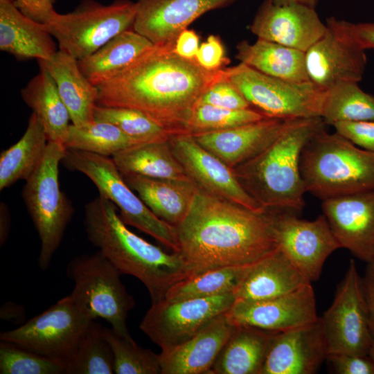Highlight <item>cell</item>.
<instances>
[{"label":"cell","mask_w":374,"mask_h":374,"mask_svg":"<svg viewBox=\"0 0 374 374\" xmlns=\"http://www.w3.org/2000/svg\"><path fill=\"white\" fill-rule=\"evenodd\" d=\"M235 300L234 293L175 301L161 300L152 304L139 328L161 350L190 339L220 315Z\"/></svg>","instance_id":"13"},{"label":"cell","mask_w":374,"mask_h":374,"mask_svg":"<svg viewBox=\"0 0 374 374\" xmlns=\"http://www.w3.org/2000/svg\"><path fill=\"white\" fill-rule=\"evenodd\" d=\"M292 120L265 117L229 129L193 136L203 148L233 168L269 147Z\"/></svg>","instance_id":"22"},{"label":"cell","mask_w":374,"mask_h":374,"mask_svg":"<svg viewBox=\"0 0 374 374\" xmlns=\"http://www.w3.org/2000/svg\"><path fill=\"white\" fill-rule=\"evenodd\" d=\"M236 51L240 63L261 73L290 82L310 81L303 51L261 39L253 44L242 41Z\"/></svg>","instance_id":"29"},{"label":"cell","mask_w":374,"mask_h":374,"mask_svg":"<svg viewBox=\"0 0 374 374\" xmlns=\"http://www.w3.org/2000/svg\"><path fill=\"white\" fill-rule=\"evenodd\" d=\"M170 147L186 174L197 187L255 211H265L242 187L232 168L189 134L169 136Z\"/></svg>","instance_id":"16"},{"label":"cell","mask_w":374,"mask_h":374,"mask_svg":"<svg viewBox=\"0 0 374 374\" xmlns=\"http://www.w3.org/2000/svg\"><path fill=\"white\" fill-rule=\"evenodd\" d=\"M328 355L319 317L313 323L276 332L270 342L261 374H312Z\"/></svg>","instance_id":"19"},{"label":"cell","mask_w":374,"mask_h":374,"mask_svg":"<svg viewBox=\"0 0 374 374\" xmlns=\"http://www.w3.org/2000/svg\"><path fill=\"white\" fill-rule=\"evenodd\" d=\"M332 126L354 145L374 152V121H340Z\"/></svg>","instance_id":"44"},{"label":"cell","mask_w":374,"mask_h":374,"mask_svg":"<svg viewBox=\"0 0 374 374\" xmlns=\"http://www.w3.org/2000/svg\"><path fill=\"white\" fill-rule=\"evenodd\" d=\"M66 374H113L114 355L103 327L91 321L66 368Z\"/></svg>","instance_id":"37"},{"label":"cell","mask_w":374,"mask_h":374,"mask_svg":"<svg viewBox=\"0 0 374 374\" xmlns=\"http://www.w3.org/2000/svg\"><path fill=\"white\" fill-rule=\"evenodd\" d=\"M103 336L114 355L115 374H161L159 354L139 346L132 337L103 327Z\"/></svg>","instance_id":"38"},{"label":"cell","mask_w":374,"mask_h":374,"mask_svg":"<svg viewBox=\"0 0 374 374\" xmlns=\"http://www.w3.org/2000/svg\"><path fill=\"white\" fill-rule=\"evenodd\" d=\"M238 0H137L132 29L154 45L174 44L183 30L206 12Z\"/></svg>","instance_id":"20"},{"label":"cell","mask_w":374,"mask_h":374,"mask_svg":"<svg viewBox=\"0 0 374 374\" xmlns=\"http://www.w3.org/2000/svg\"><path fill=\"white\" fill-rule=\"evenodd\" d=\"M16 6L28 17L42 24L48 21L55 12V0H12Z\"/></svg>","instance_id":"47"},{"label":"cell","mask_w":374,"mask_h":374,"mask_svg":"<svg viewBox=\"0 0 374 374\" xmlns=\"http://www.w3.org/2000/svg\"><path fill=\"white\" fill-rule=\"evenodd\" d=\"M225 313L184 343L161 350L159 354L161 374H211L233 328Z\"/></svg>","instance_id":"23"},{"label":"cell","mask_w":374,"mask_h":374,"mask_svg":"<svg viewBox=\"0 0 374 374\" xmlns=\"http://www.w3.org/2000/svg\"><path fill=\"white\" fill-rule=\"evenodd\" d=\"M126 225L116 205L100 195L84 206L87 239L123 274L138 278L148 290L152 304L156 303L193 273L179 253L164 251Z\"/></svg>","instance_id":"3"},{"label":"cell","mask_w":374,"mask_h":374,"mask_svg":"<svg viewBox=\"0 0 374 374\" xmlns=\"http://www.w3.org/2000/svg\"><path fill=\"white\" fill-rule=\"evenodd\" d=\"M276 3H295L305 5L312 8H315L318 0H272Z\"/></svg>","instance_id":"51"},{"label":"cell","mask_w":374,"mask_h":374,"mask_svg":"<svg viewBox=\"0 0 374 374\" xmlns=\"http://www.w3.org/2000/svg\"><path fill=\"white\" fill-rule=\"evenodd\" d=\"M365 51L327 26L323 35L305 52L309 80L325 91L340 83L359 82L367 64Z\"/></svg>","instance_id":"21"},{"label":"cell","mask_w":374,"mask_h":374,"mask_svg":"<svg viewBox=\"0 0 374 374\" xmlns=\"http://www.w3.org/2000/svg\"><path fill=\"white\" fill-rule=\"evenodd\" d=\"M95 120L110 123L139 143L169 138L170 133L142 112L125 107L97 105Z\"/></svg>","instance_id":"39"},{"label":"cell","mask_w":374,"mask_h":374,"mask_svg":"<svg viewBox=\"0 0 374 374\" xmlns=\"http://www.w3.org/2000/svg\"><path fill=\"white\" fill-rule=\"evenodd\" d=\"M320 317L328 355L369 356L371 334L368 308L362 278L353 260L350 261L332 303Z\"/></svg>","instance_id":"12"},{"label":"cell","mask_w":374,"mask_h":374,"mask_svg":"<svg viewBox=\"0 0 374 374\" xmlns=\"http://www.w3.org/2000/svg\"><path fill=\"white\" fill-rule=\"evenodd\" d=\"M123 178L156 216L173 226L183 220L199 190L190 179H156L136 175Z\"/></svg>","instance_id":"27"},{"label":"cell","mask_w":374,"mask_h":374,"mask_svg":"<svg viewBox=\"0 0 374 374\" xmlns=\"http://www.w3.org/2000/svg\"><path fill=\"white\" fill-rule=\"evenodd\" d=\"M112 159L123 177L189 179L173 154L169 138L135 145Z\"/></svg>","instance_id":"32"},{"label":"cell","mask_w":374,"mask_h":374,"mask_svg":"<svg viewBox=\"0 0 374 374\" xmlns=\"http://www.w3.org/2000/svg\"><path fill=\"white\" fill-rule=\"evenodd\" d=\"M326 24L341 39L365 51L374 49V22L353 23L331 17Z\"/></svg>","instance_id":"42"},{"label":"cell","mask_w":374,"mask_h":374,"mask_svg":"<svg viewBox=\"0 0 374 374\" xmlns=\"http://www.w3.org/2000/svg\"><path fill=\"white\" fill-rule=\"evenodd\" d=\"M199 47V36L194 30L186 28L176 38L174 51L183 58L195 60Z\"/></svg>","instance_id":"49"},{"label":"cell","mask_w":374,"mask_h":374,"mask_svg":"<svg viewBox=\"0 0 374 374\" xmlns=\"http://www.w3.org/2000/svg\"><path fill=\"white\" fill-rule=\"evenodd\" d=\"M137 144L140 143L125 135L116 125L95 121L80 127L71 124L64 145L66 149L112 157Z\"/></svg>","instance_id":"36"},{"label":"cell","mask_w":374,"mask_h":374,"mask_svg":"<svg viewBox=\"0 0 374 374\" xmlns=\"http://www.w3.org/2000/svg\"><path fill=\"white\" fill-rule=\"evenodd\" d=\"M252 265L218 267L193 275L172 286L163 300L175 301L235 293Z\"/></svg>","instance_id":"34"},{"label":"cell","mask_w":374,"mask_h":374,"mask_svg":"<svg viewBox=\"0 0 374 374\" xmlns=\"http://www.w3.org/2000/svg\"><path fill=\"white\" fill-rule=\"evenodd\" d=\"M66 152L63 144L48 141L42 161L26 180L22 190V198L39 237L38 262L43 270L48 268L74 212L59 182V164Z\"/></svg>","instance_id":"6"},{"label":"cell","mask_w":374,"mask_h":374,"mask_svg":"<svg viewBox=\"0 0 374 374\" xmlns=\"http://www.w3.org/2000/svg\"><path fill=\"white\" fill-rule=\"evenodd\" d=\"M276 333L233 326L211 374H261L270 342Z\"/></svg>","instance_id":"28"},{"label":"cell","mask_w":374,"mask_h":374,"mask_svg":"<svg viewBox=\"0 0 374 374\" xmlns=\"http://www.w3.org/2000/svg\"><path fill=\"white\" fill-rule=\"evenodd\" d=\"M321 208L341 248L374 260V190L322 200Z\"/></svg>","instance_id":"18"},{"label":"cell","mask_w":374,"mask_h":374,"mask_svg":"<svg viewBox=\"0 0 374 374\" xmlns=\"http://www.w3.org/2000/svg\"><path fill=\"white\" fill-rule=\"evenodd\" d=\"M195 60L202 68L209 71L220 70L229 62L220 37L214 35H209L199 45Z\"/></svg>","instance_id":"45"},{"label":"cell","mask_w":374,"mask_h":374,"mask_svg":"<svg viewBox=\"0 0 374 374\" xmlns=\"http://www.w3.org/2000/svg\"><path fill=\"white\" fill-rule=\"evenodd\" d=\"M300 171L306 192L324 200L374 190V152L322 128L304 146Z\"/></svg>","instance_id":"5"},{"label":"cell","mask_w":374,"mask_h":374,"mask_svg":"<svg viewBox=\"0 0 374 374\" xmlns=\"http://www.w3.org/2000/svg\"><path fill=\"white\" fill-rule=\"evenodd\" d=\"M265 117L267 116L252 107L229 109L197 103L188 121L186 134L195 135L226 130Z\"/></svg>","instance_id":"40"},{"label":"cell","mask_w":374,"mask_h":374,"mask_svg":"<svg viewBox=\"0 0 374 374\" xmlns=\"http://www.w3.org/2000/svg\"><path fill=\"white\" fill-rule=\"evenodd\" d=\"M359 82H343L326 90L321 118L326 125L340 121H374V96Z\"/></svg>","instance_id":"35"},{"label":"cell","mask_w":374,"mask_h":374,"mask_svg":"<svg viewBox=\"0 0 374 374\" xmlns=\"http://www.w3.org/2000/svg\"><path fill=\"white\" fill-rule=\"evenodd\" d=\"M93 320L68 295L19 327L1 332L0 340L16 344L66 368Z\"/></svg>","instance_id":"11"},{"label":"cell","mask_w":374,"mask_h":374,"mask_svg":"<svg viewBox=\"0 0 374 374\" xmlns=\"http://www.w3.org/2000/svg\"><path fill=\"white\" fill-rule=\"evenodd\" d=\"M277 248L251 265L235 290V299L262 300L280 296L310 283Z\"/></svg>","instance_id":"26"},{"label":"cell","mask_w":374,"mask_h":374,"mask_svg":"<svg viewBox=\"0 0 374 374\" xmlns=\"http://www.w3.org/2000/svg\"><path fill=\"white\" fill-rule=\"evenodd\" d=\"M69 169L87 176L96 186L99 195L117 207L123 221L178 252L175 227L156 216L137 194L126 184L112 157L66 149L62 161Z\"/></svg>","instance_id":"9"},{"label":"cell","mask_w":374,"mask_h":374,"mask_svg":"<svg viewBox=\"0 0 374 374\" xmlns=\"http://www.w3.org/2000/svg\"><path fill=\"white\" fill-rule=\"evenodd\" d=\"M362 281L368 308L371 334V348L369 356L374 360V260L367 263Z\"/></svg>","instance_id":"48"},{"label":"cell","mask_w":374,"mask_h":374,"mask_svg":"<svg viewBox=\"0 0 374 374\" xmlns=\"http://www.w3.org/2000/svg\"><path fill=\"white\" fill-rule=\"evenodd\" d=\"M234 326L280 332L317 321L316 297L311 283L287 294L262 300L235 299L225 313Z\"/></svg>","instance_id":"15"},{"label":"cell","mask_w":374,"mask_h":374,"mask_svg":"<svg viewBox=\"0 0 374 374\" xmlns=\"http://www.w3.org/2000/svg\"><path fill=\"white\" fill-rule=\"evenodd\" d=\"M25 103L42 122L49 142L64 145L71 117L54 80L39 64V71L21 91Z\"/></svg>","instance_id":"31"},{"label":"cell","mask_w":374,"mask_h":374,"mask_svg":"<svg viewBox=\"0 0 374 374\" xmlns=\"http://www.w3.org/2000/svg\"><path fill=\"white\" fill-rule=\"evenodd\" d=\"M44 24L24 15L12 0H0V49L17 59L48 60L59 50Z\"/></svg>","instance_id":"24"},{"label":"cell","mask_w":374,"mask_h":374,"mask_svg":"<svg viewBox=\"0 0 374 374\" xmlns=\"http://www.w3.org/2000/svg\"><path fill=\"white\" fill-rule=\"evenodd\" d=\"M327 26L315 8L265 0L258 9L251 32L261 39L305 52L320 39Z\"/></svg>","instance_id":"17"},{"label":"cell","mask_w":374,"mask_h":374,"mask_svg":"<svg viewBox=\"0 0 374 374\" xmlns=\"http://www.w3.org/2000/svg\"><path fill=\"white\" fill-rule=\"evenodd\" d=\"M136 3L116 0L103 5L83 0L67 13L56 11L45 24L58 45V49L82 60L125 30L132 29Z\"/></svg>","instance_id":"8"},{"label":"cell","mask_w":374,"mask_h":374,"mask_svg":"<svg viewBox=\"0 0 374 374\" xmlns=\"http://www.w3.org/2000/svg\"><path fill=\"white\" fill-rule=\"evenodd\" d=\"M174 44L154 45L107 82L98 86L97 105L138 110L170 134L186 133L204 93L226 75L183 58Z\"/></svg>","instance_id":"1"},{"label":"cell","mask_w":374,"mask_h":374,"mask_svg":"<svg viewBox=\"0 0 374 374\" xmlns=\"http://www.w3.org/2000/svg\"><path fill=\"white\" fill-rule=\"evenodd\" d=\"M154 46L132 28L118 34L89 57L78 61L80 70L98 87L114 77Z\"/></svg>","instance_id":"30"},{"label":"cell","mask_w":374,"mask_h":374,"mask_svg":"<svg viewBox=\"0 0 374 374\" xmlns=\"http://www.w3.org/2000/svg\"><path fill=\"white\" fill-rule=\"evenodd\" d=\"M66 272L74 284L69 296L82 312L94 320L104 319L116 332L131 337L126 321L135 301L122 283L123 274L100 251L73 258Z\"/></svg>","instance_id":"7"},{"label":"cell","mask_w":374,"mask_h":374,"mask_svg":"<svg viewBox=\"0 0 374 374\" xmlns=\"http://www.w3.org/2000/svg\"><path fill=\"white\" fill-rule=\"evenodd\" d=\"M326 360L337 374H374V360L370 356L332 353Z\"/></svg>","instance_id":"46"},{"label":"cell","mask_w":374,"mask_h":374,"mask_svg":"<svg viewBox=\"0 0 374 374\" xmlns=\"http://www.w3.org/2000/svg\"><path fill=\"white\" fill-rule=\"evenodd\" d=\"M48 143L42 122L32 113L21 139L0 154V190L27 180L42 161Z\"/></svg>","instance_id":"33"},{"label":"cell","mask_w":374,"mask_h":374,"mask_svg":"<svg viewBox=\"0 0 374 374\" xmlns=\"http://www.w3.org/2000/svg\"><path fill=\"white\" fill-rule=\"evenodd\" d=\"M325 125L321 117L293 119L269 147L232 168L242 187L262 208L294 213L303 210L306 190L300 171L301 154Z\"/></svg>","instance_id":"4"},{"label":"cell","mask_w":374,"mask_h":374,"mask_svg":"<svg viewBox=\"0 0 374 374\" xmlns=\"http://www.w3.org/2000/svg\"><path fill=\"white\" fill-rule=\"evenodd\" d=\"M228 80L264 116L281 119L321 117L325 91L310 81L290 82L247 65L226 68Z\"/></svg>","instance_id":"10"},{"label":"cell","mask_w":374,"mask_h":374,"mask_svg":"<svg viewBox=\"0 0 374 374\" xmlns=\"http://www.w3.org/2000/svg\"><path fill=\"white\" fill-rule=\"evenodd\" d=\"M38 62L54 80L71 124L80 127L93 123L98 89L82 72L78 60L58 50L51 59Z\"/></svg>","instance_id":"25"},{"label":"cell","mask_w":374,"mask_h":374,"mask_svg":"<svg viewBox=\"0 0 374 374\" xmlns=\"http://www.w3.org/2000/svg\"><path fill=\"white\" fill-rule=\"evenodd\" d=\"M62 364L42 356L16 344L1 340V374H62Z\"/></svg>","instance_id":"41"},{"label":"cell","mask_w":374,"mask_h":374,"mask_svg":"<svg viewBox=\"0 0 374 374\" xmlns=\"http://www.w3.org/2000/svg\"><path fill=\"white\" fill-rule=\"evenodd\" d=\"M5 205L1 208V224H0V244L2 245L8 238L10 229V215L8 210L5 208Z\"/></svg>","instance_id":"50"},{"label":"cell","mask_w":374,"mask_h":374,"mask_svg":"<svg viewBox=\"0 0 374 374\" xmlns=\"http://www.w3.org/2000/svg\"><path fill=\"white\" fill-rule=\"evenodd\" d=\"M197 103L229 109L251 107L240 91L228 80L227 73L224 78L213 84Z\"/></svg>","instance_id":"43"},{"label":"cell","mask_w":374,"mask_h":374,"mask_svg":"<svg viewBox=\"0 0 374 374\" xmlns=\"http://www.w3.org/2000/svg\"><path fill=\"white\" fill-rule=\"evenodd\" d=\"M274 211H255L199 188L174 226L179 253L193 275L252 265L277 248Z\"/></svg>","instance_id":"2"},{"label":"cell","mask_w":374,"mask_h":374,"mask_svg":"<svg viewBox=\"0 0 374 374\" xmlns=\"http://www.w3.org/2000/svg\"><path fill=\"white\" fill-rule=\"evenodd\" d=\"M274 211L277 246L310 282L318 280L326 259L341 248L326 216L309 221L294 213Z\"/></svg>","instance_id":"14"}]
</instances>
